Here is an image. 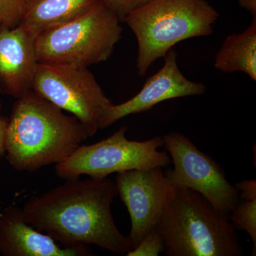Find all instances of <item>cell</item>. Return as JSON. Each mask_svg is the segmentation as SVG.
I'll list each match as a JSON object with an SVG mask.
<instances>
[{
  "instance_id": "14",
  "label": "cell",
  "mask_w": 256,
  "mask_h": 256,
  "mask_svg": "<svg viewBox=\"0 0 256 256\" xmlns=\"http://www.w3.org/2000/svg\"><path fill=\"white\" fill-rule=\"evenodd\" d=\"M214 66L224 73L242 72L256 82V18L242 33L227 37L216 56Z\"/></svg>"
},
{
  "instance_id": "18",
  "label": "cell",
  "mask_w": 256,
  "mask_h": 256,
  "mask_svg": "<svg viewBox=\"0 0 256 256\" xmlns=\"http://www.w3.org/2000/svg\"><path fill=\"white\" fill-rule=\"evenodd\" d=\"M120 22L134 12L140 9L152 0H101Z\"/></svg>"
},
{
  "instance_id": "17",
  "label": "cell",
  "mask_w": 256,
  "mask_h": 256,
  "mask_svg": "<svg viewBox=\"0 0 256 256\" xmlns=\"http://www.w3.org/2000/svg\"><path fill=\"white\" fill-rule=\"evenodd\" d=\"M165 252L164 238L158 228L143 239L136 248L128 252V256H158Z\"/></svg>"
},
{
  "instance_id": "3",
  "label": "cell",
  "mask_w": 256,
  "mask_h": 256,
  "mask_svg": "<svg viewBox=\"0 0 256 256\" xmlns=\"http://www.w3.org/2000/svg\"><path fill=\"white\" fill-rule=\"evenodd\" d=\"M156 228L168 256L244 255L229 216L190 188H173Z\"/></svg>"
},
{
  "instance_id": "9",
  "label": "cell",
  "mask_w": 256,
  "mask_h": 256,
  "mask_svg": "<svg viewBox=\"0 0 256 256\" xmlns=\"http://www.w3.org/2000/svg\"><path fill=\"white\" fill-rule=\"evenodd\" d=\"M114 183L130 216L132 227L128 237L131 250L156 228L174 186L162 168L118 173Z\"/></svg>"
},
{
  "instance_id": "1",
  "label": "cell",
  "mask_w": 256,
  "mask_h": 256,
  "mask_svg": "<svg viewBox=\"0 0 256 256\" xmlns=\"http://www.w3.org/2000/svg\"><path fill=\"white\" fill-rule=\"evenodd\" d=\"M118 196L110 178L67 180L21 210L24 220L64 247L97 246L114 254L130 252L128 236L118 228L112 204Z\"/></svg>"
},
{
  "instance_id": "6",
  "label": "cell",
  "mask_w": 256,
  "mask_h": 256,
  "mask_svg": "<svg viewBox=\"0 0 256 256\" xmlns=\"http://www.w3.org/2000/svg\"><path fill=\"white\" fill-rule=\"evenodd\" d=\"M128 128L122 127L108 138L90 146H79L72 156L56 164L58 178L78 180L82 175L102 180L109 175L134 170L166 168L171 158L164 152L163 138L138 142L126 138Z\"/></svg>"
},
{
  "instance_id": "5",
  "label": "cell",
  "mask_w": 256,
  "mask_h": 256,
  "mask_svg": "<svg viewBox=\"0 0 256 256\" xmlns=\"http://www.w3.org/2000/svg\"><path fill=\"white\" fill-rule=\"evenodd\" d=\"M120 21L101 0L68 22L35 38L38 63L89 67L110 58L122 38Z\"/></svg>"
},
{
  "instance_id": "20",
  "label": "cell",
  "mask_w": 256,
  "mask_h": 256,
  "mask_svg": "<svg viewBox=\"0 0 256 256\" xmlns=\"http://www.w3.org/2000/svg\"><path fill=\"white\" fill-rule=\"evenodd\" d=\"M9 119L1 114L0 104V160L6 154V139Z\"/></svg>"
},
{
  "instance_id": "13",
  "label": "cell",
  "mask_w": 256,
  "mask_h": 256,
  "mask_svg": "<svg viewBox=\"0 0 256 256\" xmlns=\"http://www.w3.org/2000/svg\"><path fill=\"white\" fill-rule=\"evenodd\" d=\"M99 0H26L20 26L36 38L48 31L72 21Z\"/></svg>"
},
{
  "instance_id": "7",
  "label": "cell",
  "mask_w": 256,
  "mask_h": 256,
  "mask_svg": "<svg viewBox=\"0 0 256 256\" xmlns=\"http://www.w3.org/2000/svg\"><path fill=\"white\" fill-rule=\"evenodd\" d=\"M32 90L73 114L90 138L100 129L106 110L114 104L86 66L38 63Z\"/></svg>"
},
{
  "instance_id": "19",
  "label": "cell",
  "mask_w": 256,
  "mask_h": 256,
  "mask_svg": "<svg viewBox=\"0 0 256 256\" xmlns=\"http://www.w3.org/2000/svg\"><path fill=\"white\" fill-rule=\"evenodd\" d=\"M234 186L238 192H242L240 195L239 194V198H256V180H244L242 182L236 184Z\"/></svg>"
},
{
  "instance_id": "8",
  "label": "cell",
  "mask_w": 256,
  "mask_h": 256,
  "mask_svg": "<svg viewBox=\"0 0 256 256\" xmlns=\"http://www.w3.org/2000/svg\"><path fill=\"white\" fill-rule=\"evenodd\" d=\"M162 138L174 164L173 169L164 172L171 184L194 190L216 210L229 215L238 205L239 192L229 183L220 165L182 133L171 132Z\"/></svg>"
},
{
  "instance_id": "2",
  "label": "cell",
  "mask_w": 256,
  "mask_h": 256,
  "mask_svg": "<svg viewBox=\"0 0 256 256\" xmlns=\"http://www.w3.org/2000/svg\"><path fill=\"white\" fill-rule=\"evenodd\" d=\"M90 138L82 124L31 90L18 98L9 119L6 159L33 172L68 158Z\"/></svg>"
},
{
  "instance_id": "4",
  "label": "cell",
  "mask_w": 256,
  "mask_h": 256,
  "mask_svg": "<svg viewBox=\"0 0 256 256\" xmlns=\"http://www.w3.org/2000/svg\"><path fill=\"white\" fill-rule=\"evenodd\" d=\"M220 14L206 0H152L124 20L137 38L138 74L144 76L180 42L212 35Z\"/></svg>"
},
{
  "instance_id": "15",
  "label": "cell",
  "mask_w": 256,
  "mask_h": 256,
  "mask_svg": "<svg viewBox=\"0 0 256 256\" xmlns=\"http://www.w3.org/2000/svg\"><path fill=\"white\" fill-rule=\"evenodd\" d=\"M230 214L229 218L235 228L245 230L254 244L252 256L256 255V198H242Z\"/></svg>"
},
{
  "instance_id": "21",
  "label": "cell",
  "mask_w": 256,
  "mask_h": 256,
  "mask_svg": "<svg viewBox=\"0 0 256 256\" xmlns=\"http://www.w3.org/2000/svg\"><path fill=\"white\" fill-rule=\"evenodd\" d=\"M242 8L248 11L254 18H256V0H238Z\"/></svg>"
},
{
  "instance_id": "11",
  "label": "cell",
  "mask_w": 256,
  "mask_h": 256,
  "mask_svg": "<svg viewBox=\"0 0 256 256\" xmlns=\"http://www.w3.org/2000/svg\"><path fill=\"white\" fill-rule=\"evenodd\" d=\"M35 38L18 25L0 28V92L18 98L32 90L37 60Z\"/></svg>"
},
{
  "instance_id": "16",
  "label": "cell",
  "mask_w": 256,
  "mask_h": 256,
  "mask_svg": "<svg viewBox=\"0 0 256 256\" xmlns=\"http://www.w3.org/2000/svg\"><path fill=\"white\" fill-rule=\"evenodd\" d=\"M26 0H0V28H15L22 20Z\"/></svg>"
},
{
  "instance_id": "12",
  "label": "cell",
  "mask_w": 256,
  "mask_h": 256,
  "mask_svg": "<svg viewBox=\"0 0 256 256\" xmlns=\"http://www.w3.org/2000/svg\"><path fill=\"white\" fill-rule=\"evenodd\" d=\"M0 252L6 256H89L88 246L64 247L24 220L21 210L8 207L0 214Z\"/></svg>"
},
{
  "instance_id": "10",
  "label": "cell",
  "mask_w": 256,
  "mask_h": 256,
  "mask_svg": "<svg viewBox=\"0 0 256 256\" xmlns=\"http://www.w3.org/2000/svg\"><path fill=\"white\" fill-rule=\"evenodd\" d=\"M164 58V66L146 80L138 95L124 104H112L106 110L100 129L110 127L130 114L146 112L164 101L202 96L206 92L204 84L192 82L185 77L178 66V54L173 48Z\"/></svg>"
}]
</instances>
